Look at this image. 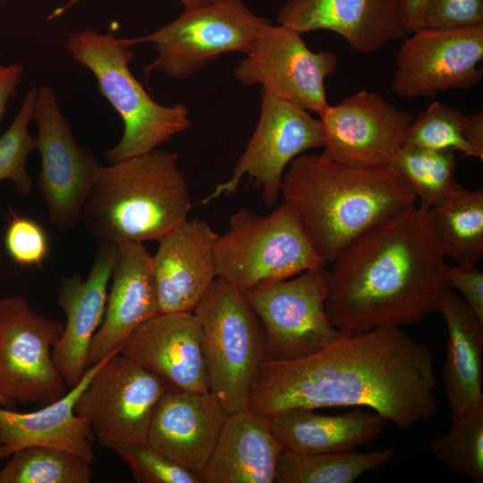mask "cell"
I'll return each instance as SVG.
<instances>
[{
  "mask_svg": "<svg viewBox=\"0 0 483 483\" xmlns=\"http://www.w3.org/2000/svg\"><path fill=\"white\" fill-rule=\"evenodd\" d=\"M215 257L217 277L242 292L326 266L285 202L267 216L246 208L233 213Z\"/></svg>",
  "mask_w": 483,
  "mask_h": 483,
  "instance_id": "obj_7",
  "label": "cell"
},
{
  "mask_svg": "<svg viewBox=\"0 0 483 483\" xmlns=\"http://www.w3.org/2000/svg\"><path fill=\"white\" fill-rule=\"evenodd\" d=\"M301 33L267 25L234 69L237 80L261 84L271 96L319 114L328 105L325 80L336 70L335 52H313Z\"/></svg>",
  "mask_w": 483,
  "mask_h": 483,
  "instance_id": "obj_14",
  "label": "cell"
},
{
  "mask_svg": "<svg viewBox=\"0 0 483 483\" xmlns=\"http://www.w3.org/2000/svg\"><path fill=\"white\" fill-rule=\"evenodd\" d=\"M483 25L437 30L420 28L404 38L397 52L391 90L402 98L433 97L448 89H468L483 76Z\"/></svg>",
  "mask_w": 483,
  "mask_h": 483,
  "instance_id": "obj_15",
  "label": "cell"
},
{
  "mask_svg": "<svg viewBox=\"0 0 483 483\" xmlns=\"http://www.w3.org/2000/svg\"><path fill=\"white\" fill-rule=\"evenodd\" d=\"M436 242L457 265H476L483 258V190L461 187L428 208Z\"/></svg>",
  "mask_w": 483,
  "mask_h": 483,
  "instance_id": "obj_27",
  "label": "cell"
},
{
  "mask_svg": "<svg viewBox=\"0 0 483 483\" xmlns=\"http://www.w3.org/2000/svg\"><path fill=\"white\" fill-rule=\"evenodd\" d=\"M9 258L18 266L40 267L49 254V239L36 220L10 210L4 236Z\"/></svg>",
  "mask_w": 483,
  "mask_h": 483,
  "instance_id": "obj_35",
  "label": "cell"
},
{
  "mask_svg": "<svg viewBox=\"0 0 483 483\" xmlns=\"http://www.w3.org/2000/svg\"><path fill=\"white\" fill-rule=\"evenodd\" d=\"M167 390L157 376L118 351L92 377L74 411L89 419L101 446L115 450L148 442L153 415Z\"/></svg>",
  "mask_w": 483,
  "mask_h": 483,
  "instance_id": "obj_11",
  "label": "cell"
},
{
  "mask_svg": "<svg viewBox=\"0 0 483 483\" xmlns=\"http://www.w3.org/2000/svg\"><path fill=\"white\" fill-rule=\"evenodd\" d=\"M0 470V483H89L91 462L46 446L17 450Z\"/></svg>",
  "mask_w": 483,
  "mask_h": 483,
  "instance_id": "obj_30",
  "label": "cell"
},
{
  "mask_svg": "<svg viewBox=\"0 0 483 483\" xmlns=\"http://www.w3.org/2000/svg\"><path fill=\"white\" fill-rule=\"evenodd\" d=\"M269 23L242 0H208L185 8L173 21L148 35L127 40L131 47L151 43L157 50V56L144 67L145 75L161 72L182 80L225 53L247 54Z\"/></svg>",
  "mask_w": 483,
  "mask_h": 483,
  "instance_id": "obj_8",
  "label": "cell"
},
{
  "mask_svg": "<svg viewBox=\"0 0 483 483\" xmlns=\"http://www.w3.org/2000/svg\"><path fill=\"white\" fill-rule=\"evenodd\" d=\"M428 212L421 202L397 212L333 262L326 309L338 331L414 325L437 310L450 286Z\"/></svg>",
  "mask_w": 483,
  "mask_h": 483,
  "instance_id": "obj_2",
  "label": "cell"
},
{
  "mask_svg": "<svg viewBox=\"0 0 483 483\" xmlns=\"http://www.w3.org/2000/svg\"><path fill=\"white\" fill-rule=\"evenodd\" d=\"M112 354L89 366L75 386L59 400L39 410L19 412L0 405L3 459L25 447L46 446L79 455L89 462H94L95 435L89 419L78 415L74 407L92 377Z\"/></svg>",
  "mask_w": 483,
  "mask_h": 483,
  "instance_id": "obj_23",
  "label": "cell"
},
{
  "mask_svg": "<svg viewBox=\"0 0 483 483\" xmlns=\"http://www.w3.org/2000/svg\"><path fill=\"white\" fill-rule=\"evenodd\" d=\"M193 314L202 337L210 392L228 414L247 409L266 360L262 324L244 293L216 277Z\"/></svg>",
  "mask_w": 483,
  "mask_h": 483,
  "instance_id": "obj_6",
  "label": "cell"
},
{
  "mask_svg": "<svg viewBox=\"0 0 483 483\" xmlns=\"http://www.w3.org/2000/svg\"><path fill=\"white\" fill-rule=\"evenodd\" d=\"M428 0H401L406 34L423 28L424 14Z\"/></svg>",
  "mask_w": 483,
  "mask_h": 483,
  "instance_id": "obj_39",
  "label": "cell"
},
{
  "mask_svg": "<svg viewBox=\"0 0 483 483\" xmlns=\"http://www.w3.org/2000/svg\"><path fill=\"white\" fill-rule=\"evenodd\" d=\"M324 146L320 154L354 166L390 165L402 146L413 117L377 92L361 90L319 114Z\"/></svg>",
  "mask_w": 483,
  "mask_h": 483,
  "instance_id": "obj_16",
  "label": "cell"
},
{
  "mask_svg": "<svg viewBox=\"0 0 483 483\" xmlns=\"http://www.w3.org/2000/svg\"><path fill=\"white\" fill-rule=\"evenodd\" d=\"M114 451L127 464L138 483H202L199 474L168 458L148 442L123 445Z\"/></svg>",
  "mask_w": 483,
  "mask_h": 483,
  "instance_id": "obj_34",
  "label": "cell"
},
{
  "mask_svg": "<svg viewBox=\"0 0 483 483\" xmlns=\"http://www.w3.org/2000/svg\"><path fill=\"white\" fill-rule=\"evenodd\" d=\"M219 234L205 220H185L163 236L152 256L159 313H193L217 277Z\"/></svg>",
  "mask_w": 483,
  "mask_h": 483,
  "instance_id": "obj_19",
  "label": "cell"
},
{
  "mask_svg": "<svg viewBox=\"0 0 483 483\" xmlns=\"http://www.w3.org/2000/svg\"><path fill=\"white\" fill-rule=\"evenodd\" d=\"M185 8L191 7L208 0H180Z\"/></svg>",
  "mask_w": 483,
  "mask_h": 483,
  "instance_id": "obj_40",
  "label": "cell"
},
{
  "mask_svg": "<svg viewBox=\"0 0 483 483\" xmlns=\"http://www.w3.org/2000/svg\"><path fill=\"white\" fill-rule=\"evenodd\" d=\"M110 281L104 319L90 344L89 367L119 351L136 327L159 314L152 256L143 243L119 245Z\"/></svg>",
  "mask_w": 483,
  "mask_h": 483,
  "instance_id": "obj_22",
  "label": "cell"
},
{
  "mask_svg": "<svg viewBox=\"0 0 483 483\" xmlns=\"http://www.w3.org/2000/svg\"><path fill=\"white\" fill-rule=\"evenodd\" d=\"M277 21L301 34L333 31L362 54L406 35L401 0H289Z\"/></svg>",
  "mask_w": 483,
  "mask_h": 483,
  "instance_id": "obj_20",
  "label": "cell"
},
{
  "mask_svg": "<svg viewBox=\"0 0 483 483\" xmlns=\"http://www.w3.org/2000/svg\"><path fill=\"white\" fill-rule=\"evenodd\" d=\"M120 352L168 389L209 392L200 326L193 313H159L136 327Z\"/></svg>",
  "mask_w": 483,
  "mask_h": 483,
  "instance_id": "obj_17",
  "label": "cell"
},
{
  "mask_svg": "<svg viewBox=\"0 0 483 483\" xmlns=\"http://www.w3.org/2000/svg\"><path fill=\"white\" fill-rule=\"evenodd\" d=\"M437 311L448 330L441 379L453 418L483 405V322L451 288L443 293Z\"/></svg>",
  "mask_w": 483,
  "mask_h": 483,
  "instance_id": "obj_25",
  "label": "cell"
},
{
  "mask_svg": "<svg viewBox=\"0 0 483 483\" xmlns=\"http://www.w3.org/2000/svg\"><path fill=\"white\" fill-rule=\"evenodd\" d=\"M390 165L404 177L417 198L428 208L462 187L455 180L457 157L452 151L402 146Z\"/></svg>",
  "mask_w": 483,
  "mask_h": 483,
  "instance_id": "obj_29",
  "label": "cell"
},
{
  "mask_svg": "<svg viewBox=\"0 0 483 483\" xmlns=\"http://www.w3.org/2000/svg\"><path fill=\"white\" fill-rule=\"evenodd\" d=\"M444 274L450 288L454 287L461 292L462 299L483 322V273L476 265L445 264Z\"/></svg>",
  "mask_w": 483,
  "mask_h": 483,
  "instance_id": "obj_37",
  "label": "cell"
},
{
  "mask_svg": "<svg viewBox=\"0 0 483 483\" xmlns=\"http://www.w3.org/2000/svg\"><path fill=\"white\" fill-rule=\"evenodd\" d=\"M468 114L442 104L432 102L411 122L402 146L436 151H460L464 156L483 159V154L467 137Z\"/></svg>",
  "mask_w": 483,
  "mask_h": 483,
  "instance_id": "obj_32",
  "label": "cell"
},
{
  "mask_svg": "<svg viewBox=\"0 0 483 483\" xmlns=\"http://www.w3.org/2000/svg\"><path fill=\"white\" fill-rule=\"evenodd\" d=\"M268 419L271 432L283 449L303 454L355 450L377 437L388 421L375 411L360 408L333 416L294 408Z\"/></svg>",
  "mask_w": 483,
  "mask_h": 483,
  "instance_id": "obj_26",
  "label": "cell"
},
{
  "mask_svg": "<svg viewBox=\"0 0 483 483\" xmlns=\"http://www.w3.org/2000/svg\"><path fill=\"white\" fill-rule=\"evenodd\" d=\"M3 459V455H2V450H1V443H0V460Z\"/></svg>",
  "mask_w": 483,
  "mask_h": 483,
  "instance_id": "obj_42",
  "label": "cell"
},
{
  "mask_svg": "<svg viewBox=\"0 0 483 483\" xmlns=\"http://www.w3.org/2000/svg\"><path fill=\"white\" fill-rule=\"evenodd\" d=\"M32 120L38 128L36 150L40 156L38 194L50 222L67 231L80 220L83 205L101 165L76 141L50 87L42 85L38 89Z\"/></svg>",
  "mask_w": 483,
  "mask_h": 483,
  "instance_id": "obj_13",
  "label": "cell"
},
{
  "mask_svg": "<svg viewBox=\"0 0 483 483\" xmlns=\"http://www.w3.org/2000/svg\"><path fill=\"white\" fill-rule=\"evenodd\" d=\"M430 452L457 475L483 481V405L451 418L447 431L428 441Z\"/></svg>",
  "mask_w": 483,
  "mask_h": 483,
  "instance_id": "obj_31",
  "label": "cell"
},
{
  "mask_svg": "<svg viewBox=\"0 0 483 483\" xmlns=\"http://www.w3.org/2000/svg\"><path fill=\"white\" fill-rule=\"evenodd\" d=\"M395 447L369 453L354 450L303 454L283 450L277 459V483H352L368 471L389 463Z\"/></svg>",
  "mask_w": 483,
  "mask_h": 483,
  "instance_id": "obj_28",
  "label": "cell"
},
{
  "mask_svg": "<svg viewBox=\"0 0 483 483\" xmlns=\"http://www.w3.org/2000/svg\"><path fill=\"white\" fill-rule=\"evenodd\" d=\"M37 93L38 89L33 85L25 94L14 120L0 136V182L12 181L23 194H29L32 188L26 163L29 155L37 148L36 138L28 131Z\"/></svg>",
  "mask_w": 483,
  "mask_h": 483,
  "instance_id": "obj_33",
  "label": "cell"
},
{
  "mask_svg": "<svg viewBox=\"0 0 483 483\" xmlns=\"http://www.w3.org/2000/svg\"><path fill=\"white\" fill-rule=\"evenodd\" d=\"M433 354L401 327L342 335L291 360H265L247 410L266 417L301 408L369 407L408 430L438 411Z\"/></svg>",
  "mask_w": 483,
  "mask_h": 483,
  "instance_id": "obj_1",
  "label": "cell"
},
{
  "mask_svg": "<svg viewBox=\"0 0 483 483\" xmlns=\"http://www.w3.org/2000/svg\"><path fill=\"white\" fill-rule=\"evenodd\" d=\"M323 146L318 119L305 108L262 89L260 114L252 136L230 178L217 184L202 203L234 194L242 179L248 175L261 191L264 202L274 205L281 195L283 176L289 164L305 151Z\"/></svg>",
  "mask_w": 483,
  "mask_h": 483,
  "instance_id": "obj_12",
  "label": "cell"
},
{
  "mask_svg": "<svg viewBox=\"0 0 483 483\" xmlns=\"http://www.w3.org/2000/svg\"><path fill=\"white\" fill-rule=\"evenodd\" d=\"M283 446L268 417L249 410L229 414L202 471V483H274Z\"/></svg>",
  "mask_w": 483,
  "mask_h": 483,
  "instance_id": "obj_24",
  "label": "cell"
},
{
  "mask_svg": "<svg viewBox=\"0 0 483 483\" xmlns=\"http://www.w3.org/2000/svg\"><path fill=\"white\" fill-rule=\"evenodd\" d=\"M281 195L326 264L364 233L416 203L391 165L354 166L301 154L286 168Z\"/></svg>",
  "mask_w": 483,
  "mask_h": 483,
  "instance_id": "obj_3",
  "label": "cell"
},
{
  "mask_svg": "<svg viewBox=\"0 0 483 483\" xmlns=\"http://www.w3.org/2000/svg\"><path fill=\"white\" fill-rule=\"evenodd\" d=\"M228 415L210 391L168 389L153 415L148 443L200 476Z\"/></svg>",
  "mask_w": 483,
  "mask_h": 483,
  "instance_id": "obj_21",
  "label": "cell"
},
{
  "mask_svg": "<svg viewBox=\"0 0 483 483\" xmlns=\"http://www.w3.org/2000/svg\"><path fill=\"white\" fill-rule=\"evenodd\" d=\"M22 71L23 68L20 64L9 65L0 64V124L6 113L9 98L17 95L16 88L21 81Z\"/></svg>",
  "mask_w": 483,
  "mask_h": 483,
  "instance_id": "obj_38",
  "label": "cell"
},
{
  "mask_svg": "<svg viewBox=\"0 0 483 483\" xmlns=\"http://www.w3.org/2000/svg\"><path fill=\"white\" fill-rule=\"evenodd\" d=\"M328 284L329 270L320 267L243 292L264 329L266 360L301 359L342 335L326 313Z\"/></svg>",
  "mask_w": 483,
  "mask_h": 483,
  "instance_id": "obj_9",
  "label": "cell"
},
{
  "mask_svg": "<svg viewBox=\"0 0 483 483\" xmlns=\"http://www.w3.org/2000/svg\"><path fill=\"white\" fill-rule=\"evenodd\" d=\"M127 38L114 31L93 29L71 33L65 47L72 57L95 76L100 93L123 123L120 141L105 154L109 163L145 154L191 126L182 104L163 106L155 101L131 72L133 53Z\"/></svg>",
  "mask_w": 483,
  "mask_h": 483,
  "instance_id": "obj_5",
  "label": "cell"
},
{
  "mask_svg": "<svg viewBox=\"0 0 483 483\" xmlns=\"http://www.w3.org/2000/svg\"><path fill=\"white\" fill-rule=\"evenodd\" d=\"M64 326L36 312L22 297L0 300V395L10 403L45 406L68 392L52 359Z\"/></svg>",
  "mask_w": 483,
  "mask_h": 483,
  "instance_id": "obj_10",
  "label": "cell"
},
{
  "mask_svg": "<svg viewBox=\"0 0 483 483\" xmlns=\"http://www.w3.org/2000/svg\"><path fill=\"white\" fill-rule=\"evenodd\" d=\"M483 25V0H428L423 28L449 30Z\"/></svg>",
  "mask_w": 483,
  "mask_h": 483,
  "instance_id": "obj_36",
  "label": "cell"
},
{
  "mask_svg": "<svg viewBox=\"0 0 483 483\" xmlns=\"http://www.w3.org/2000/svg\"><path fill=\"white\" fill-rule=\"evenodd\" d=\"M118 256L119 245L99 242L84 280L79 275L60 279L57 303L66 323L52 350V359L68 389L80 381L89 368L90 344L104 319L107 286Z\"/></svg>",
  "mask_w": 483,
  "mask_h": 483,
  "instance_id": "obj_18",
  "label": "cell"
},
{
  "mask_svg": "<svg viewBox=\"0 0 483 483\" xmlns=\"http://www.w3.org/2000/svg\"><path fill=\"white\" fill-rule=\"evenodd\" d=\"M10 402H8L7 399L0 395V405H7Z\"/></svg>",
  "mask_w": 483,
  "mask_h": 483,
  "instance_id": "obj_41",
  "label": "cell"
},
{
  "mask_svg": "<svg viewBox=\"0 0 483 483\" xmlns=\"http://www.w3.org/2000/svg\"><path fill=\"white\" fill-rule=\"evenodd\" d=\"M191 208L179 154L156 148L100 165L80 220L99 242L143 243L159 241L188 219Z\"/></svg>",
  "mask_w": 483,
  "mask_h": 483,
  "instance_id": "obj_4",
  "label": "cell"
}]
</instances>
